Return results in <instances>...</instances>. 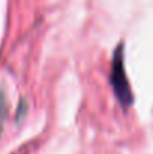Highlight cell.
I'll return each instance as SVG.
<instances>
[{"label": "cell", "mask_w": 153, "mask_h": 154, "mask_svg": "<svg viewBox=\"0 0 153 154\" xmlns=\"http://www.w3.org/2000/svg\"><path fill=\"white\" fill-rule=\"evenodd\" d=\"M111 84H113V90L119 99V102L122 103V106H129L132 103V91L126 78V72H125V64H123V47L119 45L114 58H113V69H111Z\"/></svg>", "instance_id": "cell-1"}]
</instances>
